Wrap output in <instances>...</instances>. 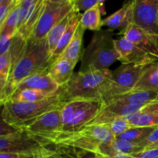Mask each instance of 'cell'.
Segmentation results:
<instances>
[{"label": "cell", "instance_id": "obj_12", "mask_svg": "<svg viewBox=\"0 0 158 158\" xmlns=\"http://www.w3.org/2000/svg\"><path fill=\"white\" fill-rule=\"evenodd\" d=\"M115 48L119 55V61L122 64H135L148 66L158 62L157 59L131 43L124 37L114 40Z\"/></svg>", "mask_w": 158, "mask_h": 158}, {"label": "cell", "instance_id": "obj_33", "mask_svg": "<svg viewBox=\"0 0 158 158\" xmlns=\"http://www.w3.org/2000/svg\"><path fill=\"white\" fill-rule=\"evenodd\" d=\"M14 35L10 34H0V55L9 52Z\"/></svg>", "mask_w": 158, "mask_h": 158}, {"label": "cell", "instance_id": "obj_34", "mask_svg": "<svg viewBox=\"0 0 158 158\" xmlns=\"http://www.w3.org/2000/svg\"><path fill=\"white\" fill-rule=\"evenodd\" d=\"M157 142H158V126L155 127V128L151 133V134L147 138L140 142L138 144L144 149V148H148V147L151 146V145L154 144Z\"/></svg>", "mask_w": 158, "mask_h": 158}, {"label": "cell", "instance_id": "obj_13", "mask_svg": "<svg viewBox=\"0 0 158 158\" xmlns=\"http://www.w3.org/2000/svg\"><path fill=\"white\" fill-rule=\"evenodd\" d=\"M120 35L158 60V35L150 33L133 23L122 29Z\"/></svg>", "mask_w": 158, "mask_h": 158}, {"label": "cell", "instance_id": "obj_43", "mask_svg": "<svg viewBox=\"0 0 158 158\" xmlns=\"http://www.w3.org/2000/svg\"><path fill=\"white\" fill-rule=\"evenodd\" d=\"M106 0H98L99 2V6L100 7V10H101L102 15H105L106 14V10H105L104 8V2Z\"/></svg>", "mask_w": 158, "mask_h": 158}, {"label": "cell", "instance_id": "obj_10", "mask_svg": "<svg viewBox=\"0 0 158 158\" xmlns=\"http://www.w3.org/2000/svg\"><path fill=\"white\" fill-rule=\"evenodd\" d=\"M44 148L46 147L41 142L22 131L9 135L0 136V153H16L24 155Z\"/></svg>", "mask_w": 158, "mask_h": 158}, {"label": "cell", "instance_id": "obj_25", "mask_svg": "<svg viewBox=\"0 0 158 158\" xmlns=\"http://www.w3.org/2000/svg\"><path fill=\"white\" fill-rule=\"evenodd\" d=\"M70 13L68 15H66L58 24L54 26L51 29V30L48 32L47 35H46V40H47V43L48 46H49V49L51 56H52V54L53 53L55 49L56 48L60 39L62 38L63 33L66 31V27L68 26V23L69 22V19H70Z\"/></svg>", "mask_w": 158, "mask_h": 158}, {"label": "cell", "instance_id": "obj_36", "mask_svg": "<svg viewBox=\"0 0 158 158\" xmlns=\"http://www.w3.org/2000/svg\"><path fill=\"white\" fill-rule=\"evenodd\" d=\"M21 131V130L18 129L17 127L12 126V125L6 123L3 119L1 120V133H0V136H6L9 135V134H14L15 132Z\"/></svg>", "mask_w": 158, "mask_h": 158}, {"label": "cell", "instance_id": "obj_41", "mask_svg": "<svg viewBox=\"0 0 158 158\" xmlns=\"http://www.w3.org/2000/svg\"><path fill=\"white\" fill-rule=\"evenodd\" d=\"M45 158H63V157H62V156L60 155V154H58V153L55 152V151H49H49H48V153L46 154Z\"/></svg>", "mask_w": 158, "mask_h": 158}, {"label": "cell", "instance_id": "obj_40", "mask_svg": "<svg viewBox=\"0 0 158 158\" xmlns=\"http://www.w3.org/2000/svg\"><path fill=\"white\" fill-rule=\"evenodd\" d=\"M22 156L16 153H0V158H21Z\"/></svg>", "mask_w": 158, "mask_h": 158}, {"label": "cell", "instance_id": "obj_14", "mask_svg": "<svg viewBox=\"0 0 158 158\" xmlns=\"http://www.w3.org/2000/svg\"><path fill=\"white\" fill-rule=\"evenodd\" d=\"M142 108V106H131L116 101L108 102L103 105L97 117L88 125H106L118 117L127 119L140 112Z\"/></svg>", "mask_w": 158, "mask_h": 158}, {"label": "cell", "instance_id": "obj_1", "mask_svg": "<svg viewBox=\"0 0 158 158\" xmlns=\"http://www.w3.org/2000/svg\"><path fill=\"white\" fill-rule=\"evenodd\" d=\"M64 102L75 99L97 100L103 103L117 96L110 69H92L74 73L72 78L60 89Z\"/></svg>", "mask_w": 158, "mask_h": 158}, {"label": "cell", "instance_id": "obj_47", "mask_svg": "<svg viewBox=\"0 0 158 158\" xmlns=\"http://www.w3.org/2000/svg\"><path fill=\"white\" fill-rule=\"evenodd\" d=\"M2 0H0V2H2Z\"/></svg>", "mask_w": 158, "mask_h": 158}, {"label": "cell", "instance_id": "obj_9", "mask_svg": "<svg viewBox=\"0 0 158 158\" xmlns=\"http://www.w3.org/2000/svg\"><path fill=\"white\" fill-rule=\"evenodd\" d=\"M132 6V23L158 35V0H129Z\"/></svg>", "mask_w": 158, "mask_h": 158}, {"label": "cell", "instance_id": "obj_4", "mask_svg": "<svg viewBox=\"0 0 158 158\" xmlns=\"http://www.w3.org/2000/svg\"><path fill=\"white\" fill-rule=\"evenodd\" d=\"M117 60L119 55L113 39V30L97 31L82 53L80 72L106 69Z\"/></svg>", "mask_w": 158, "mask_h": 158}, {"label": "cell", "instance_id": "obj_28", "mask_svg": "<svg viewBox=\"0 0 158 158\" xmlns=\"http://www.w3.org/2000/svg\"><path fill=\"white\" fill-rule=\"evenodd\" d=\"M19 24L20 6L19 4L8 15L4 23L0 26V34H10L14 35L18 32Z\"/></svg>", "mask_w": 158, "mask_h": 158}, {"label": "cell", "instance_id": "obj_30", "mask_svg": "<svg viewBox=\"0 0 158 158\" xmlns=\"http://www.w3.org/2000/svg\"><path fill=\"white\" fill-rule=\"evenodd\" d=\"M11 74V60L9 52L0 55V95L3 94Z\"/></svg>", "mask_w": 158, "mask_h": 158}, {"label": "cell", "instance_id": "obj_42", "mask_svg": "<svg viewBox=\"0 0 158 158\" xmlns=\"http://www.w3.org/2000/svg\"><path fill=\"white\" fill-rule=\"evenodd\" d=\"M77 157L76 158H93V154H90V155H87V152L81 151V153H78Z\"/></svg>", "mask_w": 158, "mask_h": 158}, {"label": "cell", "instance_id": "obj_46", "mask_svg": "<svg viewBox=\"0 0 158 158\" xmlns=\"http://www.w3.org/2000/svg\"><path fill=\"white\" fill-rule=\"evenodd\" d=\"M70 2H72V3H73V2H74V0H70Z\"/></svg>", "mask_w": 158, "mask_h": 158}, {"label": "cell", "instance_id": "obj_19", "mask_svg": "<svg viewBox=\"0 0 158 158\" xmlns=\"http://www.w3.org/2000/svg\"><path fill=\"white\" fill-rule=\"evenodd\" d=\"M81 15L82 14H80V12L75 10L74 9L71 12L70 19H69V22L68 23L66 31L63 33L62 38L60 39V42H59L56 48L54 50L53 53L52 54V56H51L52 61H53L57 57L60 56L64 52V50L66 49L68 45L70 43L71 40L73 38L74 35H75L76 32H77V29H78L79 26L80 24Z\"/></svg>", "mask_w": 158, "mask_h": 158}, {"label": "cell", "instance_id": "obj_29", "mask_svg": "<svg viewBox=\"0 0 158 158\" xmlns=\"http://www.w3.org/2000/svg\"><path fill=\"white\" fill-rule=\"evenodd\" d=\"M154 128L155 127H131L116 138L139 143L145 138H147L154 131Z\"/></svg>", "mask_w": 158, "mask_h": 158}, {"label": "cell", "instance_id": "obj_26", "mask_svg": "<svg viewBox=\"0 0 158 158\" xmlns=\"http://www.w3.org/2000/svg\"><path fill=\"white\" fill-rule=\"evenodd\" d=\"M132 127H154L158 126V114L140 111L127 118Z\"/></svg>", "mask_w": 158, "mask_h": 158}, {"label": "cell", "instance_id": "obj_20", "mask_svg": "<svg viewBox=\"0 0 158 158\" xmlns=\"http://www.w3.org/2000/svg\"><path fill=\"white\" fill-rule=\"evenodd\" d=\"M132 23V6L128 0L119 10L111 14L103 20V26H107L110 29H125Z\"/></svg>", "mask_w": 158, "mask_h": 158}, {"label": "cell", "instance_id": "obj_21", "mask_svg": "<svg viewBox=\"0 0 158 158\" xmlns=\"http://www.w3.org/2000/svg\"><path fill=\"white\" fill-rule=\"evenodd\" d=\"M86 29H83L81 26H79L73 38L71 40L70 43L68 45L64 52L60 56L69 60L73 66H76L77 63L81 58L82 56V46L84 32Z\"/></svg>", "mask_w": 158, "mask_h": 158}, {"label": "cell", "instance_id": "obj_6", "mask_svg": "<svg viewBox=\"0 0 158 158\" xmlns=\"http://www.w3.org/2000/svg\"><path fill=\"white\" fill-rule=\"evenodd\" d=\"M103 105V102L97 100L75 99L66 102L61 108L62 133L75 132L88 125Z\"/></svg>", "mask_w": 158, "mask_h": 158}, {"label": "cell", "instance_id": "obj_45", "mask_svg": "<svg viewBox=\"0 0 158 158\" xmlns=\"http://www.w3.org/2000/svg\"><path fill=\"white\" fill-rule=\"evenodd\" d=\"M158 148V142H157V143H154V144L151 145V146L148 147V148ZM144 149H145V148H144Z\"/></svg>", "mask_w": 158, "mask_h": 158}, {"label": "cell", "instance_id": "obj_38", "mask_svg": "<svg viewBox=\"0 0 158 158\" xmlns=\"http://www.w3.org/2000/svg\"><path fill=\"white\" fill-rule=\"evenodd\" d=\"M140 111L143 112H151L158 114V101L153 102L143 106Z\"/></svg>", "mask_w": 158, "mask_h": 158}, {"label": "cell", "instance_id": "obj_27", "mask_svg": "<svg viewBox=\"0 0 158 158\" xmlns=\"http://www.w3.org/2000/svg\"><path fill=\"white\" fill-rule=\"evenodd\" d=\"M26 44H27V40L23 38L19 32H16L12 38V45L9 50L11 60V73L15 68V65L24 55L26 49Z\"/></svg>", "mask_w": 158, "mask_h": 158}, {"label": "cell", "instance_id": "obj_16", "mask_svg": "<svg viewBox=\"0 0 158 158\" xmlns=\"http://www.w3.org/2000/svg\"><path fill=\"white\" fill-rule=\"evenodd\" d=\"M143 150V148H141L138 143L115 138L110 143H101L98 148L97 154L104 157H110L120 154L132 155Z\"/></svg>", "mask_w": 158, "mask_h": 158}, {"label": "cell", "instance_id": "obj_2", "mask_svg": "<svg viewBox=\"0 0 158 158\" xmlns=\"http://www.w3.org/2000/svg\"><path fill=\"white\" fill-rule=\"evenodd\" d=\"M52 62L46 38L40 40H27L24 55L15 65L4 92L0 95L2 106L9 101L19 85L25 79L33 74L47 70Z\"/></svg>", "mask_w": 158, "mask_h": 158}, {"label": "cell", "instance_id": "obj_39", "mask_svg": "<svg viewBox=\"0 0 158 158\" xmlns=\"http://www.w3.org/2000/svg\"><path fill=\"white\" fill-rule=\"evenodd\" d=\"M93 158H136L130 154H115L110 157H104V156L98 155V154H93Z\"/></svg>", "mask_w": 158, "mask_h": 158}, {"label": "cell", "instance_id": "obj_22", "mask_svg": "<svg viewBox=\"0 0 158 158\" xmlns=\"http://www.w3.org/2000/svg\"><path fill=\"white\" fill-rule=\"evenodd\" d=\"M157 63L151 64L133 90L158 91Z\"/></svg>", "mask_w": 158, "mask_h": 158}, {"label": "cell", "instance_id": "obj_8", "mask_svg": "<svg viewBox=\"0 0 158 158\" xmlns=\"http://www.w3.org/2000/svg\"><path fill=\"white\" fill-rule=\"evenodd\" d=\"M73 9V3L70 2L53 3L46 1L44 9L29 39L40 40L46 38L51 29L69 15Z\"/></svg>", "mask_w": 158, "mask_h": 158}, {"label": "cell", "instance_id": "obj_17", "mask_svg": "<svg viewBox=\"0 0 158 158\" xmlns=\"http://www.w3.org/2000/svg\"><path fill=\"white\" fill-rule=\"evenodd\" d=\"M74 67L69 60L59 56L52 62L47 71L52 80L60 87H63L73 76Z\"/></svg>", "mask_w": 158, "mask_h": 158}, {"label": "cell", "instance_id": "obj_31", "mask_svg": "<svg viewBox=\"0 0 158 158\" xmlns=\"http://www.w3.org/2000/svg\"><path fill=\"white\" fill-rule=\"evenodd\" d=\"M108 129L110 131V132L115 136V137H118L119 135L122 134L123 133L126 132L127 131L131 128L132 127L127 121V120L123 117H118L111 121L110 123L106 124Z\"/></svg>", "mask_w": 158, "mask_h": 158}, {"label": "cell", "instance_id": "obj_32", "mask_svg": "<svg viewBox=\"0 0 158 158\" xmlns=\"http://www.w3.org/2000/svg\"><path fill=\"white\" fill-rule=\"evenodd\" d=\"M99 5L98 0H74L73 7L74 9L78 12L86 11L91 8Z\"/></svg>", "mask_w": 158, "mask_h": 158}, {"label": "cell", "instance_id": "obj_24", "mask_svg": "<svg viewBox=\"0 0 158 158\" xmlns=\"http://www.w3.org/2000/svg\"><path fill=\"white\" fill-rule=\"evenodd\" d=\"M56 94L43 92L32 89H25L20 91H15L9 101L15 102H36L49 98Z\"/></svg>", "mask_w": 158, "mask_h": 158}, {"label": "cell", "instance_id": "obj_3", "mask_svg": "<svg viewBox=\"0 0 158 158\" xmlns=\"http://www.w3.org/2000/svg\"><path fill=\"white\" fill-rule=\"evenodd\" d=\"M65 103L66 102L62 99L60 90L52 97L40 101L17 103L7 101L2 105V119L9 124L18 128L46 113L61 109Z\"/></svg>", "mask_w": 158, "mask_h": 158}, {"label": "cell", "instance_id": "obj_18", "mask_svg": "<svg viewBox=\"0 0 158 158\" xmlns=\"http://www.w3.org/2000/svg\"><path fill=\"white\" fill-rule=\"evenodd\" d=\"M110 101H116L131 106L143 107L149 103L158 101V91L131 90L126 94L113 97L109 102Z\"/></svg>", "mask_w": 158, "mask_h": 158}, {"label": "cell", "instance_id": "obj_11", "mask_svg": "<svg viewBox=\"0 0 158 158\" xmlns=\"http://www.w3.org/2000/svg\"><path fill=\"white\" fill-rule=\"evenodd\" d=\"M149 66L122 64L112 71V80L117 96L133 90Z\"/></svg>", "mask_w": 158, "mask_h": 158}, {"label": "cell", "instance_id": "obj_23", "mask_svg": "<svg viewBox=\"0 0 158 158\" xmlns=\"http://www.w3.org/2000/svg\"><path fill=\"white\" fill-rule=\"evenodd\" d=\"M101 10L99 5L85 11L81 15L80 26L84 29L97 32L101 30L103 20L101 19Z\"/></svg>", "mask_w": 158, "mask_h": 158}, {"label": "cell", "instance_id": "obj_35", "mask_svg": "<svg viewBox=\"0 0 158 158\" xmlns=\"http://www.w3.org/2000/svg\"><path fill=\"white\" fill-rule=\"evenodd\" d=\"M132 156L136 158H158V148H145Z\"/></svg>", "mask_w": 158, "mask_h": 158}, {"label": "cell", "instance_id": "obj_7", "mask_svg": "<svg viewBox=\"0 0 158 158\" xmlns=\"http://www.w3.org/2000/svg\"><path fill=\"white\" fill-rule=\"evenodd\" d=\"M18 128L46 147L63 132L61 109L46 113Z\"/></svg>", "mask_w": 158, "mask_h": 158}, {"label": "cell", "instance_id": "obj_37", "mask_svg": "<svg viewBox=\"0 0 158 158\" xmlns=\"http://www.w3.org/2000/svg\"><path fill=\"white\" fill-rule=\"evenodd\" d=\"M48 151H49V150L44 148V149L37 151V152L32 153V154H24V155L22 156L21 158H45Z\"/></svg>", "mask_w": 158, "mask_h": 158}, {"label": "cell", "instance_id": "obj_15", "mask_svg": "<svg viewBox=\"0 0 158 158\" xmlns=\"http://www.w3.org/2000/svg\"><path fill=\"white\" fill-rule=\"evenodd\" d=\"M47 70L33 74L26 78L19 85L15 91L32 89L49 94H56L60 90V87L52 80Z\"/></svg>", "mask_w": 158, "mask_h": 158}, {"label": "cell", "instance_id": "obj_5", "mask_svg": "<svg viewBox=\"0 0 158 158\" xmlns=\"http://www.w3.org/2000/svg\"><path fill=\"white\" fill-rule=\"evenodd\" d=\"M115 138V136L106 125L90 124L75 132L61 133L52 140L51 144L73 148L84 152L97 154L101 143H110Z\"/></svg>", "mask_w": 158, "mask_h": 158}, {"label": "cell", "instance_id": "obj_44", "mask_svg": "<svg viewBox=\"0 0 158 158\" xmlns=\"http://www.w3.org/2000/svg\"><path fill=\"white\" fill-rule=\"evenodd\" d=\"M46 1L53 3H65L68 2H70V0H46Z\"/></svg>", "mask_w": 158, "mask_h": 158}]
</instances>
